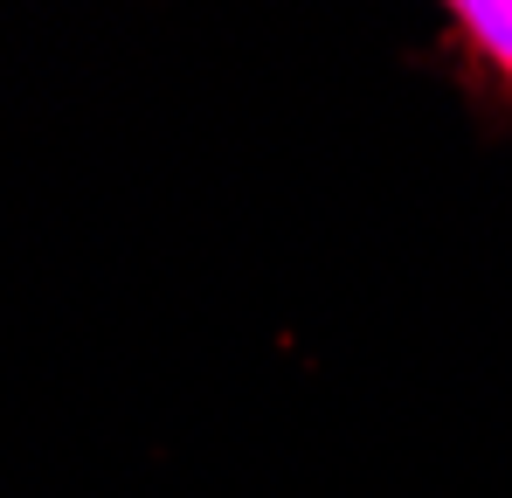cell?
Wrapping results in <instances>:
<instances>
[{
    "instance_id": "obj_1",
    "label": "cell",
    "mask_w": 512,
    "mask_h": 498,
    "mask_svg": "<svg viewBox=\"0 0 512 498\" xmlns=\"http://www.w3.org/2000/svg\"><path fill=\"white\" fill-rule=\"evenodd\" d=\"M416 63L457 90V104L492 146L512 139V0H443Z\"/></svg>"
}]
</instances>
